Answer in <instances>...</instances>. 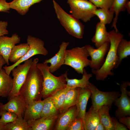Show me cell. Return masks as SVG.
Here are the masks:
<instances>
[{
	"label": "cell",
	"mask_w": 130,
	"mask_h": 130,
	"mask_svg": "<svg viewBox=\"0 0 130 130\" xmlns=\"http://www.w3.org/2000/svg\"><path fill=\"white\" fill-rule=\"evenodd\" d=\"M39 59H34L26 79L18 94L24 101L26 106L31 102L41 100L43 78L37 66Z\"/></svg>",
	"instance_id": "1"
},
{
	"label": "cell",
	"mask_w": 130,
	"mask_h": 130,
	"mask_svg": "<svg viewBox=\"0 0 130 130\" xmlns=\"http://www.w3.org/2000/svg\"><path fill=\"white\" fill-rule=\"evenodd\" d=\"M110 46L105 61L98 70L92 69L98 81H103L108 76H112L114 73L112 71L115 69L117 62V49L118 44L123 38L124 35L120 32L113 30L109 32Z\"/></svg>",
	"instance_id": "2"
},
{
	"label": "cell",
	"mask_w": 130,
	"mask_h": 130,
	"mask_svg": "<svg viewBox=\"0 0 130 130\" xmlns=\"http://www.w3.org/2000/svg\"><path fill=\"white\" fill-rule=\"evenodd\" d=\"M37 65L42 75L43 81L42 98L45 99L52 96L56 92L66 87V77L67 71L58 77L52 74L50 71L48 64L38 63Z\"/></svg>",
	"instance_id": "3"
},
{
	"label": "cell",
	"mask_w": 130,
	"mask_h": 130,
	"mask_svg": "<svg viewBox=\"0 0 130 130\" xmlns=\"http://www.w3.org/2000/svg\"><path fill=\"white\" fill-rule=\"evenodd\" d=\"M54 10L60 23L70 35L76 38L82 39L84 26L78 20L65 11L54 0H53Z\"/></svg>",
	"instance_id": "4"
},
{
	"label": "cell",
	"mask_w": 130,
	"mask_h": 130,
	"mask_svg": "<svg viewBox=\"0 0 130 130\" xmlns=\"http://www.w3.org/2000/svg\"><path fill=\"white\" fill-rule=\"evenodd\" d=\"M85 46L66 50L65 53L64 65L69 66L78 73L82 74L84 68L89 66L91 60Z\"/></svg>",
	"instance_id": "5"
},
{
	"label": "cell",
	"mask_w": 130,
	"mask_h": 130,
	"mask_svg": "<svg viewBox=\"0 0 130 130\" xmlns=\"http://www.w3.org/2000/svg\"><path fill=\"white\" fill-rule=\"evenodd\" d=\"M67 3L70 6V13L78 20L86 22L95 16L97 7L89 0H67Z\"/></svg>",
	"instance_id": "6"
},
{
	"label": "cell",
	"mask_w": 130,
	"mask_h": 130,
	"mask_svg": "<svg viewBox=\"0 0 130 130\" xmlns=\"http://www.w3.org/2000/svg\"><path fill=\"white\" fill-rule=\"evenodd\" d=\"M27 40L29 48L25 54L16 63L11 65L5 66L3 67L8 75H10L13 68L33 56L38 54L46 56L48 54V51L44 46V42L40 39L29 35L27 36Z\"/></svg>",
	"instance_id": "7"
},
{
	"label": "cell",
	"mask_w": 130,
	"mask_h": 130,
	"mask_svg": "<svg viewBox=\"0 0 130 130\" xmlns=\"http://www.w3.org/2000/svg\"><path fill=\"white\" fill-rule=\"evenodd\" d=\"M87 88L91 93L90 97L92 106L95 109H98L106 105L110 109L114 101L119 97L121 94L117 91L104 92L99 90L93 84L90 83Z\"/></svg>",
	"instance_id": "8"
},
{
	"label": "cell",
	"mask_w": 130,
	"mask_h": 130,
	"mask_svg": "<svg viewBox=\"0 0 130 130\" xmlns=\"http://www.w3.org/2000/svg\"><path fill=\"white\" fill-rule=\"evenodd\" d=\"M33 60L32 58H30L25 61L23 64L19 65L12 70L13 86L8 97V100L19 94L20 90L26 79Z\"/></svg>",
	"instance_id": "9"
},
{
	"label": "cell",
	"mask_w": 130,
	"mask_h": 130,
	"mask_svg": "<svg viewBox=\"0 0 130 130\" xmlns=\"http://www.w3.org/2000/svg\"><path fill=\"white\" fill-rule=\"evenodd\" d=\"M130 86V82L124 81L120 86L121 95L116 99L113 103L117 108L116 111L115 115L117 119L123 117L130 116V99L128 96L130 92L126 89Z\"/></svg>",
	"instance_id": "10"
},
{
	"label": "cell",
	"mask_w": 130,
	"mask_h": 130,
	"mask_svg": "<svg viewBox=\"0 0 130 130\" xmlns=\"http://www.w3.org/2000/svg\"><path fill=\"white\" fill-rule=\"evenodd\" d=\"M85 46L91 57L89 66L92 69L98 70L105 61V56L110 48V42H106L97 49L90 45H86Z\"/></svg>",
	"instance_id": "11"
},
{
	"label": "cell",
	"mask_w": 130,
	"mask_h": 130,
	"mask_svg": "<svg viewBox=\"0 0 130 130\" xmlns=\"http://www.w3.org/2000/svg\"><path fill=\"white\" fill-rule=\"evenodd\" d=\"M76 105L69 108L65 112L59 114L55 123L53 130H66L70 124L77 118Z\"/></svg>",
	"instance_id": "12"
},
{
	"label": "cell",
	"mask_w": 130,
	"mask_h": 130,
	"mask_svg": "<svg viewBox=\"0 0 130 130\" xmlns=\"http://www.w3.org/2000/svg\"><path fill=\"white\" fill-rule=\"evenodd\" d=\"M20 41V38L16 34H13L11 37L3 36L0 37V54L7 65L9 64V58L13 48Z\"/></svg>",
	"instance_id": "13"
},
{
	"label": "cell",
	"mask_w": 130,
	"mask_h": 130,
	"mask_svg": "<svg viewBox=\"0 0 130 130\" xmlns=\"http://www.w3.org/2000/svg\"><path fill=\"white\" fill-rule=\"evenodd\" d=\"M26 107L24 101L18 95L9 100L5 104L0 103V110L14 113L18 117H23Z\"/></svg>",
	"instance_id": "14"
},
{
	"label": "cell",
	"mask_w": 130,
	"mask_h": 130,
	"mask_svg": "<svg viewBox=\"0 0 130 130\" xmlns=\"http://www.w3.org/2000/svg\"><path fill=\"white\" fill-rule=\"evenodd\" d=\"M69 44V42L63 41L59 46V49L58 52L51 58L44 61V63L50 64L49 70L51 73L56 72L62 65H64L65 53L66 48Z\"/></svg>",
	"instance_id": "15"
},
{
	"label": "cell",
	"mask_w": 130,
	"mask_h": 130,
	"mask_svg": "<svg viewBox=\"0 0 130 130\" xmlns=\"http://www.w3.org/2000/svg\"><path fill=\"white\" fill-rule=\"evenodd\" d=\"M41 117L28 122L30 130H50L54 129L59 114Z\"/></svg>",
	"instance_id": "16"
},
{
	"label": "cell",
	"mask_w": 130,
	"mask_h": 130,
	"mask_svg": "<svg viewBox=\"0 0 130 130\" xmlns=\"http://www.w3.org/2000/svg\"><path fill=\"white\" fill-rule=\"evenodd\" d=\"M43 103V100H40L33 101L26 106L23 116L24 119L28 122L40 118Z\"/></svg>",
	"instance_id": "17"
},
{
	"label": "cell",
	"mask_w": 130,
	"mask_h": 130,
	"mask_svg": "<svg viewBox=\"0 0 130 130\" xmlns=\"http://www.w3.org/2000/svg\"><path fill=\"white\" fill-rule=\"evenodd\" d=\"M91 93L87 88H79L77 102V118H80L83 124L84 119L88 101L90 97Z\"/></svg>",
	"instance_id": "18"
},
{
	"label": "cell",
	"mask_w": 130,
	"mask_h": 130,
	"mask_svg": "<svg viewBox=\"0 0 130 130\" xmlns=\"http://www.w3.org/2000/svg\"><path fill=\"white\" fill-rule=\"evenodd\" d=\"M100 122L98 110L94 109L91 105L85 113L83 124V130H95Z\"/></svg>",
	"instance_id": "19"
},
{
	"label": "cell",
	"mask_w": 130,
	"mask_h": 130,
	"mask_svg": "<svg viewBox=\"0 0 130 130\" xmlns=\"http://www.w3.org/2000/svg\"><path fill=\"white\" fill-rule=\"evenodd\" d=\"M91 40L94 43L97 48L106 42H110L109 33L107 31L105 25L100 22L98 23L96 26L95 34Z\"/></svg>",
	"instance_id": "20"
},
{
	"label": "cell",
	"mask_w": 130,
	"mask_h": 130,
	"mask_svg": "<svg viewBox=\"0 0 130 130\" xmlns=\"http://www.w3.org/2000/svg\"><path fill=\"white\" fill-rule=\"evenodd\" d=\"M13 79L3 69L0 70V96L8 97L13 86Z\"/></svg>",
	"instance_id": "21"
},
{
	"label": "cell",
	"mask_w": 130,
	"mask_h": 130,
	"mask_svg": "<svg viewBox=\"0 0 130 130\" xmlns=\"http://www.w3.org/2000/svg\"><path fill=\"white\" fill-rule=\"evenodd\" d=\"M42 0H13L9 3L10 8L15 10L22 15L25 14L30 7Z\"/></svg>",
	"instance_id": "22"
},
{
	"label": "cell",
	"mask_w": 130,
	"mask_h": 130,
	"mask_svg": "<svg viewBox=\"0 0 130 130\" xmlns=\"http://www.w3.org/2000/svg\"><path fill=\"white\" fill-rule=\"evenodd\" d=\"M82 74V78L80 79H69L68 78L67 76L66 78V87L71 89L77 87L87 88L90 83L89 79L92 76V74L88 73L85 68L84 69Z\"/></svg>",
	"instance_id": "23"
},
{
	"label": "cell",
	"mask_w": 130,
	"mask_h": 130,
	"mask_svg": "<svg viewBox=\"0 0 130 130\" xmlns=\"http://www.w3.org/2000/svg\"><path fill=\"white\" fill-rule=\"evenodd\" d=\"M79 88L71 89L67 92L63 105L59 110L60 114L67 110L71 107L76 105L79 92Z\"/></svg>",
	"instance_id": "24"
},
{
	"label": "cell",
	"mask_w": 130,
	"mask_h": 130,
	"mask_svg": "<svg viewBox=\"0 0 130 130\" xmlns=\"http://www.w3.org/2000/svg\"><path fill=\"white\" fill-rule=\"evenodd\" d=\"M117 62L115 69L117 68L122 60L130 55V41L122 39L119 43L117 49Z\"/></svg>",
	"instance_id": "25"
},
{
	"label": "cell",
	"mask_w": 130,
	"mask_h": 130,
	"mask_svg": "<svg viewBox=\"0 0 130 130\" xmlns=\"http://www.w3.org/2000/svg\"><path fill=\"white\" fill-rule=\"evenodd\" d=\"M110 108L107 105H104L98 110L100 122L105 127L106 130H115L114 124L109 114Z\"/></svg>",
	"instance_id": "26"
},
{
	"label": "cell",
	"mask_w": 130,
	"mask_h": 130,
	"mask_svg": "<svg viewBox=\"0 0 130 130\" xmlns=\"http://www.w3.org/2000/svg\"><path fill=\"white\" fill-rule=\"evenodd\" d=\"M29 48V46L27 43L15 45L11 51L9 60L14 63H16L25 54Z\"/></svg>",
	"instance_id": "27"
},
{
	"label": "cell",
	"mask_w": 130,
	"mask_h": 130,
	"mask_svg": "<svg viewBox=\"0 0 130 130\" xmlns=\"http://www.w3.org/2000/svg\"><path fill=\"white\" fill-rule=\"evenodd\" d=\"M128 0H113L112 6L110 9L113 11L115 13V15L113 19V21L111 27L114 28L116 32H118L116 24L118 16L121 12L124 11L126 9L125 5Z\"/></svg>",
	"instance_id": "28"
},
{
	"label": "cell",
	"mask_w": 130,
	"mask_h": 130,
	"mask_svg": "<svg viewBox=\"0 0 130 130\" xmlns=\"http://www.w3.org/2000/svg\"><path fill=\"white\" fill-rule=\"evenodd\" d=\"M43 103L41 117L54 115L60 113L56 107L52 96L43 100Z\"/></svg>",
	"instance_id": "29"
},
{
	"label": "cell",
	"mask_w": 130,
	"mask_h": 130,
	"mask_svg": "<svg viewBox=\"0 0 130 130\" xmlns=\"http://www.w3.org/2000/svg\"><path fill=\"white\" fill-rule=\"evenodd\" d=\"M114 12L110 9L100 8H97L94 13L99 19L100 22L105 25L111 22L114 18Z\"/></svg>",
	"instance_id": "30"
},
{
	"label": "cell",
	"mask_w": 130,
	"mask_h": 130,
	"mask_svg": "<svg viewBox=\"0 0 130 130\" xmlns=\"http://www.w3.org/2000/svg\"><path fill=\"white\" fill-rule=\"evenodd\" d=\"M6 130H30L28 122L22 117H18L13 122L6 124Z\"/></svg>",
	"instance_id": "31"
},
{
	"label": "cell",
	"mask_w": 130,
	"mask_h": 130,
	"mask_svg": "<svg viewBox=\"0 0 130 130\" xmlns=\"http://www.w3.org/2000/svg\"><path fill=\"white\" fill-rule=\"evenodd\" d=\"M71 89L66 87L51 96L56 107L59 110L62 106L67 92Z\"/></svg>",
	"instance_id": "32"
},
{
	"label": "cell",
	"mask_w": 130,
	"mask_h": 130,
	"mask_svg": "<svg viewBox=\"0 0 130 130\" xmlns=\"http://www.w3.org/2000/svg\"><path fill=\"white\" fill-rule=\"evenodd\" d=\"M0 122L6 125L13 122L17 118V116L15 113L6 110H0Z\"/></svg>",
	"instance_id": "33"
},
{
	"label": "cell",
	"mask_w": 130,
	"mask_h": 130,
	"mask_svg": "<svg viewBox=\"0 0 130 130\" xmlns=\"http://www.w3.org/2000/svg\"><path fill=\"white\" fill-rule=\"evenodd\" d=\"M97 7L109 9L111 6L113 0H88Z\"/></svg>",
	"instance_id": "34"
},
{
	"label": "cell",
	"mask_w": 130,
	"mask_h": 130,
	"mask_svg": "<svg viewBox=\"0 0 130 130\" xmlns=\"http://www.w3.org/2000/svg\"><path fill=\"white\" fill-rule=\"evenodd\" d=\"M66 130H83L82 120L76 118L68 126Z\"/></svg>",
	"instance_id": "35"
},
{
	"label": "cell",
	"mask_w": 130,
	"mask_h": 130,
	"mask_svg": "<svg viewBox=\"0 0 130 130\" xmlns=\"http://www.w3.org/2000/svg\"><path fill=\"white\" fill-rule=\"evenodd\" d=\"M114 124L115 130H128L127 127L124 124L119 122L116 117H111Z\"/></svg>",
	"instance_id": "36"
},
{
	"label": "cell",
	"mask_w": 130,
	"mask_h": 130,
	"mask_svg": "<svg viewBox=\"0 0 130 130\" xmlns=\"http://www.w3.org/2000/svg\"><path fill=\"white\" fill-rule=\"evenodd\" d=\"M7 21H0V37L8 34V32L7 29Z\"/></svg>",
	"instance_id": "37"
},
{
	"label": "cell",
	"mask_w": 130,
	"mask_h": 130,
	"mask_svg": "<svg viewBox=\"0 0 130 130\" xmlns=\"http://www.w3.org/2000/svg\"><path fill=\"white\" fill-rule=\"evenodd\" d=\"M10 8L9 3L6 0H0V12L8 13Z\"/></svg>",
	"instance_id": "38"
},
{
	"label": "cell",
	"mask_w": 130,
	"mask_h": 130,
	"mask_svg": "<svg viewBox=\"0 0 130 130\" xmlns=\"http://www.w3.org/2000/svg\"><path fill=\"white\" fill-rule=\"evenodd\" d=\"M120 123H122L128 128L130 129V117L127 116L123 117L119 119Z\"/></svg>",
	"instance_id": "39"
},
{
	"label": "cell",
	"mask_w": 130,
	"mask_h": 130,
	"mask_svg": "<svg viewBox=\"0 0 130 130\" xmlns=\"http://www.w3.org/2000/svg\"><path fill=\"white\" fill-rule=\"evenodd\" d=\"M95 130H106L103 125L100 122L97 125Z\"/></svg>",
	"instance_id": "40"
},
{
	"label": "cell",
	"mask_w": 130,
	"mask_h": 130,
	"mask_svg": "<svg viewBox=\"0 0 130 130\" xmlns=\"http://www.w3.org/2000/svg\"><path fill=\"white\" fill-rule=\"evenodd\" d=\"M6 64V63L5 60L0 54V70L2 69L3 65Z\"/></svg>",
	"instance_id": "41"
},
{
	"label": "cell",
	"mask_w": 130,
	"mask_h": 130,
	"mask_svg": "<svg viewBox=\"0 0 130 130\" xmlns=\"http://www.w3.org/2000/svg\"><path fill=\"white\" fill-rule=\"evenodd\" d=\"M125 9H127L128 13H130V1L128 0L125 6Z\"/></svg>",
	"instance_id": "42"
},
{
	"label": "cell",
	"mask_w": 130,
	"mask_h": 130,
	"mask_svg": "<svg viewBox=\"0 0 130 130\" xmlns=\"http://www.w3.org/2000/svg\"><path fill=\"white\" fill-rule=\"evenodd\" d=\"M0 130H6V125L0 122Z\"/></svg>",
	"instance_id": "43"
}]
</instances>
